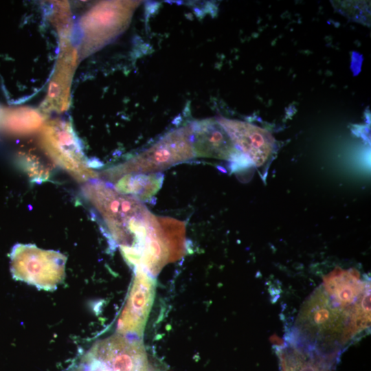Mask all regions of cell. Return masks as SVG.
Here are the masks:
<instances>
[{
	"mask_svg": "<svg viewBox=\"0 0 371 371\" xmlns=\"http://www.w3.org/2000/svg\"><path fill=\"white\" fill-rule=\"evenodd\" d=\"M23 167L32 181L37 183L47 180L51 173L52 166L47 165L34 155H27L23 159Z\"/></svg>",
	"mask_w": 371,
	"mask_h": 371,
	"instance_id": "9a60e30c",
	"label": "cell"
},
{
	"mask_svg": "<svg viewBox=\"0 0 371 371\" xmlns=\"http://www.w3.org/2000/svg\"><path fill=\"white\" fill-rule=\"evenodd\" d=\"M279 352L282 371H330L337 358L289 337Z\"/></svg>",
	"mask_w": 371,
	"mask_h": 371,
	"instance_id": "7c38bea8",
	"label": "cell"
},
{
	"mask_svg": "<svg viewBox=\"0 0 371 371\" xmlns=\"http://www.w3.org/2000/svg\"><path fill=\"white\" fill-rule=\"evenodd\" d=\"M42 148L52 160L80 182L95 179L93 164L85 153L80 137L71 122L62 120L49 121L43 126Z\"/></svg>",
	"mask_w": 371,
	"mask_h": 371,
	"instance_id": "5b68a950",
	"label": "cell"
},
{
	"mask_svg": "<svg viewBox=\"0 0 371 371\" xmlns=\"http://www.w3.org/2000/svg\"><path fill=\"white\" fill-rule=\"evenodd\" d=\"M237 149L256 167L269 162L275 150V140L265 129L254 124L225 117L216 119Z\"/></svg>",
	"mask_w": 371,
	"mask_h": 371,
	"instance_id": "30bf717a",
	"label": "cell"
},
{
	"mask_svg": "<svg viewBox=\"0 0 371 371\" xmlns=\"http://www.w3.org/2000/svg\"><path fill=\"white\" fill-rule=\"evenodd\" d=\"M195 157L191 125L170 131L152 146L106 172L115 181L128 173H156Z\"/></svg>",
	"mask_w": 371,
	"mask_h": 371,
	"instance_id": "277c9868",
	"label": "cell"
},
{
	"mask_svg": "<svg viewBox=\"0 0 371 371\" xmlns=\"http://www.w3.org/2000/svg\"><path fill=\"white\" fill-rule=\"evenodd\" d=\"M164 175L156 173H128L115 180L114 188L120 192L140 201H147L161 188Z\"/></svg>",
	"mask_w": 371,
	"mask_h": 371,
	"instance_id": "4fadbf2b",
	"label": "cell"
},
{
	"mask_svg": "<svg viewBox=\"0 0 371 371\" xmlns=\"http://www.w3.org/2000/svg\"><path fill=\"white\" fill-rule=\"evenodd\" d=\"M155 277L139 266L135 276L129 296L118 320L119 333L142 337L155 293Z\"/></svg>",
	"mask_w": 371,
	"mask_h": 371,
	"instance_id": "ba28073f",
	"label": "cell"
},
{
	"mask_svg": "<svg viewBox=\"0 0 371 371\" xmlns=\"http://www.w3.org/2000/svg\"><path fill=\"white\" fill-rule=\"evenodd\" d=\"M77 55L70 37L60 38L56 65L49 80L46 97L41 106L43 111L61 113L69 106Z\"/></svg>",
	"mask_w": 371,
	"mask_h": 371,
	"instance_id": "9c48e42d",
	"label": "cell"
},
{
	"mask_svg": "<svg viewBox=\"0 0 371 371\" xmlns=\"http://www.w3.org/2000/svg\"><path fill=\"white\" fill-rule=\"evenodd\" d=\"M80 365L85 371H161L141 337L122 333L95 342Z\"/></svg>",
	"mask_w": 371,
	"mask_h": 371,
	"instance_id": "3957f363",
	"label": "cell"
},
{
	"mask_svg": "<svg viewBox=\"0 0 371 371\" xmlns=\"http://www.w3.org/2000/svg\"><path fill=\"white\" fill-rule=\"evenodd\" d=\"M68 371H85V370L82 368V366L81 365H80L79 366L73 368L69 370Z\"/></svg>",
	"mask_w": 371,
	"mask_h": 371,
	"instance_id": "2e32d148",
	"label": "cell"
},
{
	"mask_svg": "<svg viewBox=\"0 0 371 371\" xmlns=\"http://www.w3.org/2000/svg\"><path fill=\"white\" fill-rule=\"evenodd\" d=\"M0 113H1V111H0Z\"/></svg>",
	"mask_w": 371,
	"mask_h": 371,
	"instance_id": "e0dca14e",
	"label": "cell"
},
{
	"mask_svg": "<svg viewBox=\"0 0 371 371\" xmlns=\"http://www.w3.org/2000/svg\"><path fill=\"white\" fill-rule=\"evenodd\" d=\"M190 125L195 157L233 161L237 159L238 162H240L242 157L250 163L237 149L228 133L216 119L203 120Z\"/></svg>",
	"mask_w": 371,
	"mask_h": 371,
	"instance_id": "8fae6325",
	"label": "cell"
},
{
	"mask_svg": "<svg viewBox=\"0 0 371 371\" xmlns=\"http://www.w3.org/2000/svg\"><path fill=\"white\" fill-rule=\"evenodd\" d=\"M131 9L130 3L111 1L88 10L79 23L80 57H87L119 34L128 21Z\"/></svg>",
	"mask_w": 371,
	"mask_h": 371,
	"instance_id": "52a82bcc",
	"label": "cell"
},
{
	"mask_svg": "<svg viewBox=\"0 0 371 371\" xmlns=\"http://www.w3.org/2000/svg\"><path fill=\"white\" fill-rule=\"evenodd\" d=\"M82 194L104 234L121 251L140 248L157 222L140 201L118 192L110 182L90 180Z\"/></svg>",
	"mask_w": 371,
	"mask_h": 371,
	"instance_id": "7a4b0ae2",
	"label": "cell"
},
{
	"mask_svg": "<svg viewBox=\"0 0 371 371\" xmlns=\"http://www.w3.org/2000/svg\"><path fill=\"white\" fill-rule=\"evenodd\" d=\"M370 294L349 304L323 285L308 298L288 337L324 354L339 357L343 349L370 328Z\"/></svg>",
	"mask_w": 371,
	"mask_h": 371,
	"instance_id": "6da1fadb",
	"label": "cell"
},
{
	"mask_svg": "<svg viewBox=\"0 0 371 371\" xmlns=\"http://www.w3.org/2000/svg\"><path fill=\"white\" fill-rule=\"evenodd\" d=\"M45 121L43 114L30 107L5 109L0 113V124L6 131L20 135H30L41 129Z\"/></svg>",
	"mask_w": 371,
	"mask_h": 371,
	"instance_id": "5bb4252c",
	"label": "cell"
},
{
	"mask_svg": "<svg viewBox=\"0 0 371 371\" xmlns=\"http://www.w3.org/2000/svg\"><path fill=\"white\" fill-rule=\"evenodd\" d=\"M67 258L59 251L31 244H16L10 253V271L14 280L38 289L54 290L65 278Z\"/></svg>",
	"mask_w": 371,
	"mask_h": 371,
	"instance_id": "8992f818",
	"label": "cell"
}]
</instances>
